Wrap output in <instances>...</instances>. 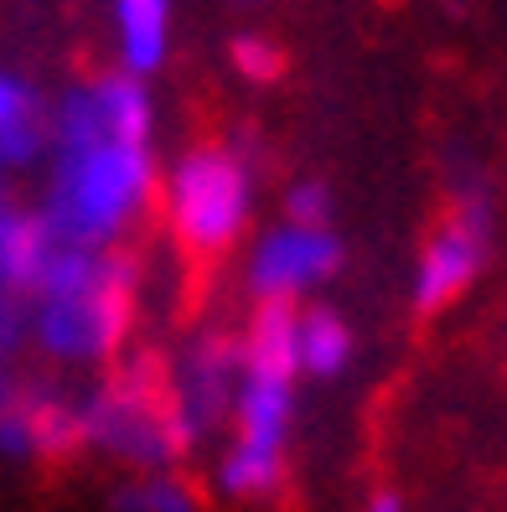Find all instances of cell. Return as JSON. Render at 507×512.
Instances as JSON below:
<instances>
[{
    "label": "cell",
    "instance_id": "4",
    "mask_svg": "<svg viewBox=\"0 0 507 512\" xmlns=\"http://www.w3.org/2000/svg\"><path fill=\"white\" fill-rule=\"evenodd\" d=\"M156 197L176 244L202 259H223L254 223V161L233 140L187 145L161 171Z\"/></svg>",
    "mask_w": 507,
    "mask_h": 512
},
{
    "label": "cell",
    "instance_id": "14",
    "mask_svg": "<svg viewBox=\"0 0 507 512\" xmlns=\"http://www.w3.org/2000/svg\"><path fill=\"white\" fill-rule=\"evenodd\" d=\"M109 507L114 512H202V492L187 476L161 466V471H135L130 481H119Z\"/></svg>",
    "mask_w": 507,
    "mask_h": 512
},
{
    "label": "cell",
    "instance_id": "2",
    "mask_svg": "<svg viewBox=\"0 0 507 512\" xmlns=\"http://www.w3.org/2000/svg\"><path fill=\"white\" fill-rule=\"evenodd\" d=\"M140 316V264L130 249L52 244L26 295V337L63 368H109L125 357Z\"/></svg>",
    "mask_w": 507,
    "mask_h": 512
},
{
    "label": "cell",
    "instance_id": "9",
    "mask_svg": "<svg viewBox=\"0 0 507 512\" xmlns=\"http://www.w3.org/2000/svg\"><path fill=\"white\" fill-rule=\"evenodd\" d=\"M233 388H238V337L202 331V337H192L176 352V363L166 368V394H171V409L182 419L192 450L228 419Z\"/></svg>",
    "mask_w": 507,
    "mask_h": 512
},
{
    "label": "cell",
    "instance_id": "6",
    "mask_svg": "<svg viewBox=\"0 0 507 512\" xmlns=\"http://www.w3.org/2000/svg\"><path fill=\"white\" fill-rule=\"evenodd\" d=\"M497 244V202L492 187L466 176L451 192L445 218L430 228V238L414 254V275H409V300L420 316H440L482 280V269L492 264Z\"/></svg>",
    "mask_w": 507,
    "mask_h": 512
},
{
    "label": "cell",
    "instance_id": "17",
    "mask_svg": "<svg viewBox=\"0 0 507 512\" xmlns=\"http://www.w3.org/2000/svg\"><path fill=\"white\" fill-rule=\"evenodd\" d=\"M21 342H26V295L0 290V363H11Z\"/></svg>",
    "mask_w": 507,
    "mask_h": 512
},
{
    "label": "cell",
    "instance_id": "8",
    "mask_svg": "<svg viewBox=\"0 0 507 512\" xmlns=\"http://www.w3.org/2000/svg\"><path fill=\"white\" fill-rule=\"evenodd\" d=\"M83 450L78 399L47 383H21L0 363V456L6 461H57Z\"/></svg>",
    "mask_w": 507,
    "mask_h": 512
},
{
    "label": "cell",
    "instance_id": "7",
    "mask_svg": "<svg viewBox=\"0 0 507 512\" xmlns=\"http://www.w3.org/2000/svg\"><path fill=\"white\" fill-rule=\"evenodd\" d=\"M347 264V249H342V233L326 223V228H311V223H290L280 218L275 228H264L249 249V264H244V280L254 290V300H280V306H301L306 295L326 290Z\"/></svg>",
    "mask_w": 507,
    "mask_h": 512
},
{
    "label": "cell",
    "instance_id": "3",
    "mask_svg": "<svg viewBox=\"0 0 507 512\" xmlns=\"http://www.w3.org/2000/svg\"><path fill=\"white\" fill-rule=\"evenodd\" d=\"M295 306L254 300V316L238 337L233 388V440L218 461V492L228 502H264L280 492L290 425H295Z\"/></svg>",
    "mask_w": 507,
    "mask_h": 512
},
{
    "label": "cell",
    "instance_id": "15",
    "mask_svg": "<svg viewBox=\"0 0 507 512\" xmlns=\"http://www.w3.org/2000/svg\"><path fill=\"white\" fill-rule=\"evenodd\" d=\"M228 63H233V73L244 78V83H254V88H270V83H280V78H285V47H280L275 37L244 32V37H233V47H228Z\"/></svg>",
    "mask_w": 507,
    "mask_h": 512
},
{
    "label": "cell",
    "instance_id": "5",
    "mask_svg": "<svg viewBox=\"0 0 507 512\" xmlns=\"http://www.w3.org/2000/svg\"><path fill=\"white\" fill-rule=\"evenodd\" d=\"M78 425H83V445H94L135 471L176 466L192 450L166 394V368L151 352L109 368L94 383V394L78 399Z\"/></svg>",
    "mask_w": 507,
    "mask_h": 512
},
{
    "label": "cell",
    "instance_id": "18",
    "mask_svg": "<svg viewBox=\"0 0 507 512\" xmlns=\"http://www.w3.org/2000/svg\"><path fill=\"white\" fill-rule=\"evenodd\" d=\"M363 512H404V497H399V492H373V497L363 502Z\"/></svg>",
    "mask_w": 507,
    "mask_h": 512
},
{
    "label": "cell",
    "instance_id": "16",
    "mask_svg": "<svg viewBox=\"0 0 507 512\" xmlns=\"http://www.w3.org/2000/svg\"><path fill=\"white\" fill-rule=\"evenodd\" d=\"M285 218L326 228V223H332V187H326L321 176H301V182H290L285 187Z\"/></svg>",
    "mask_w": 507,
    "mask_h": 512
},
{
    "label": "cell",
    "instance_id": "10",
    "mask_svg": "<svg viewBox=\"0 0 507 512\" xmlns=\"http://www.w3.org/2000/svg\"><path fill=\"white\" fill-rule=\"evenodd\" d=\"M114 47L119 68L135 78H156L171 57V16L176 0H114Z\"/></svg>",
    "mask_w": 507,
    "mask_h": 512
},
{
    "label": "cell",
    "instance_id": "1",
    "mask_svg": "<svg viewBox=\"0 0 507 512\" xmlns=\"http://www.w3.org/2000/svg\"><path fill=\"white\" fill-rule=\"evenodd\" d=\"M47 192L37 218L63 249H119L156 202V99L114 68L73 83L47 109Z\"/></svg>",
    "mask_w": 507,
    "mask_h": 512
},
{
    "label": "cell",
    "instance_id": "11",
    "mask_svg": "<svg viewBox=\"0 0 507 512\" xmlns=\"http://www.w3.org/2000/svg\"><path fill=\"white\" fill-rule=\"evenodd\" d=\"M47 156V109L32 83L0 68V176L26 171Z\"/></svg>",
    "mask_w": 507,
    "mask_h": 512
},
{
    "label": "cell",
    "instance_id": "12",
    "mask_svg": "<svg viewBox=\"0 0 507 512\" xmlns=\"http://www.w3.org/2000/svg\"><path fill=\"white\" fill-rule=\"evenodd\" d=\"M352 321L332 306H295V368L316 383H332L352 368Z\"/></svg>",
    "mask_w": 507,
    "mask_h": 512
},
{
    "label": "cell",
    "instance_id": "19",
    "mask_svg": "<svg viewBox=\"0 0 507 512\" xmlns=\"http://www.w3.org/2000/svg\"><path fill=\"white\" fill-rule=\"evenodd\" d=\"M244 6H259V0H244Z\"/></svg>",
    "mask_w": 507,
    "mask_h": 512
},
{
    "label": "cell",
    "instance_id": "13",
    "mask_svg": "<svg viewBox=\"0 0 507 512\" xmlns=\"http://www.w3.org/2000/svg\"><path fill=\"white\" fill-rule=\"evenodd\" d=\"M52 254V233L32 207L11 202L0 192V290L11 295H32L42 264Z\"/></svg>",
    "mask_w": 507,
    "mask_h": 512
}]
</instances>
